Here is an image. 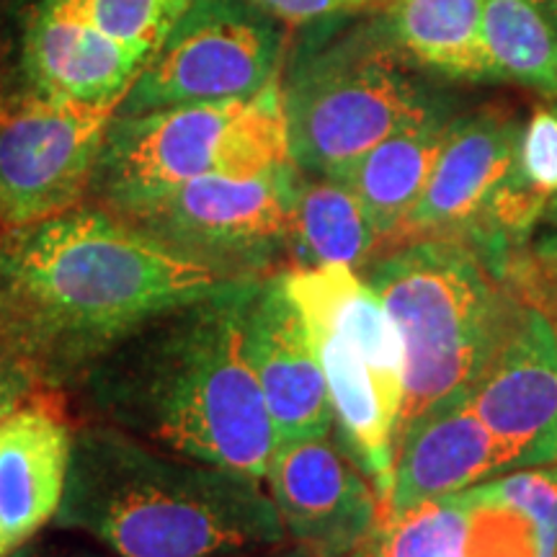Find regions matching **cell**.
Segmentation results:
<instances>
[{
    "instance_id": "6da1fadb",
    "label": "cell",
    "mask_w": 557,
    "mask_h": 557,
    "mask_svg": "<svg viewBox=\"0 0 557 557\" xmlns=\"http://www.w3.org/2000/svg\"><path fill=\"white\" fill-rule=\"evenodd\" d=\"M235 284L94 201L0 240V325L62 395L150 318Z\"/></svg>"
},
{
    "instance_id": "7a4b0ae2",
    "label": "cell",
    "mask_w": 557,
    "mask_h": 557,
    "mask_svg": "<svg viewBox=\"0 0 557 557\" xmlns=\"http://www.w3.org/2000/svg\"><path fill=\"white\" fill-rule=\"evenodd\" d=\"M248 284L160 312L111 346L70 389L86 421L267 480L278 438L243 344Z\"/></svg>"
},
{
    "instance_id": "3957f363",
    "label": "cell",
    "mask_w": 557,
    "mask_h": 557,
    "mask_svg": "<svg viewBox=\"0 0 557 557\" xmlns=\"http://www.w3.org/2000/svg\"><path fill=\"white\" fill-rule=\"evenodd\" d=\"M58 529L114 557H214L287 542L263 480L165 451L127 431H73Z\"/></svg>"
},
{
    "instance_id": "277c9868",
    "label": "cell",
    "mask_w": 557,
    "mask_h": 557,
    "mask_svg": "<svg viewBox=\"0 0 557 557\" xmlns=\"http://www.w3.org/2000/svg\"><path fill=\"white\" fill-rule=\"evenodd\" d=\"M500 261L465 240L438 238L406 243L361 271L406 346L395 438L423 410L475 387L496 336Z\"/></svg>"
},
{
    "instance_id": "5b68a950",
    "label": "cell",
    "mask_w": 557,
    "mask_h": 557,
    "mask_svg": "<svg viewBox=\"0 0 557 557\" xmlns=\"http://www.w3.org/2000/svg\"><path fill=\"white\" fill-rule=\"evenodd\" d=\"M292 163L333 178L395 132L438 114L387 21L312 41L282 83Z\"/></svg>"
},
{
    "instance_id": "8992f818",
    "label": "cell",
    "mask_w": 557,
    "mask_h": 557,
    "mask_svg": "<svg viewBox=\"0 0 557 557\" xmlns=\"http://www.w3.org/2000/svg\"><path fill=\"white\" fill-rule=\"evenodd\" d=\"M292 163L282 78L248 99L116 116L103 137L88 201L122 214L186 181L253 178Z\"/></svg>"
},
{
    "instance_id": "52a82bcc",
    "label": "cell",
    "mask_w": 557,
    "mask_h": 557,
    "mask_svg": "<svg viewBox=\"0 0 557 557\" xmlns=\"http://www.w3.org/2000/svg\"><path fill=\"white\" fill-rule=\"evenodd\" d=\"M470 398L511 468L557 462V238L500 261L496 336Z\"/></svg>"
},
{
    "instance_id": "ba28073f",
    "label": "cell",
    "mask_w": 557,
    "mask_h": 557,
    "mask_svg": "<svg viewBox=\"0 0 557 557\" xmlns=\"http://www.w3.org/2000/svg\"><path fill=\"white\" fill-rule=\"evenodd\" d=\"M295 163L253 178L209 173L127 209L120 218L233 282L289 269Z\"/></svg>"
},
{
    "instance_id": "9c48e42d",
    "label": "cell",
    "mask_w": 557,
    "mask_h": 557,
    "mask_svg": "<svg viewBox=\"0 0 557 557\" xmlns=\"http://www.w3.org/2000/svg\"><path fill=\"white\" fill-rule=\"evenodd\" d=\"M284 29L250 0H194L132 83L116 116L248 99L282 78Z\"/></svg>"
},
{
    "instance_id": "30bf717a",
    "label": "cell",
    "mask_w": 557,
    "mask_h": 557,
    "mask_svg": "<svg viewBox=\"0 0 557 557\" xmlns=\"http://www.w3.org/2000/svg\"><path fill=\"white\" fill-rule=\"evenodd\" d=\"M114 114L0 88V233L86 205Z\"/></svg>"
},
{
    "instance_id": "8fae6325",
    "label": "cell",
    "mask_w": 557,
    "mask_h": 557,
    "mask_svg": "<svg viewBox=\"0 0 557 557\" xmlns=\"http://www.w3.org/2000/svg\"><path fill=\"white\" fill-rule=\"evenodd\" d=\"M267 480L289 542L312 557L367 555L377 529V487L341 438L282 442Z\"/></svg>"
},
{
    "instance_id": "7c38bea8",
    "label": "cell",
    "mask_w": 557,
    "mask_h": 557,
    "mask_svg": "<svg viewBox=\"0 0 557 557\" xmlns=\"http://www.w3.org/2000/svg\"><path fill=\"white\" fill-rule=\"evenodd\" d=\"M243 344L278 444L333 431V408L308 323L284 271L250 282L243 297Z\"/></svg>"
},
{
    "instance_id": "4fadbf2b",
    "label": "cell",
    "mask_w": 557,
    "mask_h": 557,
    "mask_svg": "<svg viewBox=\"0 0 557 557\" xmlns=\"http://www.w3.org/2000/svg\"><path fill=\"white\" fill-rule=\"evenodd\" d=\"M521 122L487 107L449 122L431 178L403 222L395 248L413 240H465L483 250L487 205L517 152ZM393 248V250H395Z\"/></svg>"
},
{
    "instance_id": "5bb4252c",
    "label": "cell",
    "mask_w": 557,
    "mask_h": 557,
    "mask_svg": "<svg viewBox=\"0 0 557 557\" xmlns=\"http://www.w3.org/2000/svg\"><path fill=\"white\" fill-rule=\"evenodd\" d=\"M145 62V54L34 0L21 26L16 65L0 75V88L120 109Z\"/></svg>"
},
{
    "instance_id": "9a60e30c",
    "label": "cell",
    "mask_w": 557,
    "mask_h": 557,
    "mask_svg": "<svg viewBox=\"0 0 557 557\" xmlns=\"http://www.w3.org/2000/svg\"><path fill=\"white\" fill-rule=\"evenodd\" d=\"M508 468L504 444L475 413L470 393L449 395L395 438L393 483L380 500L377 521L455 496Z\"/></svg>"
},
{
    "instance_id": "2e32d148",
    "label": "cell",
    "mask_w": 557,
    "mask_h": 557,
    "mask_svg": "<svg viewBox=\"0 0 557 557\" xmlns=\"http://www.w3.org/2000/svg\"><path fill=\"white\" fill-rule=\"evenodd\" d=\"M73 431L54 389L0 418V557L18 553L58 517Z\"/></svg>"
},
{
    "instance_id": "e0dca14e",
    "label": "cell",
    "mask_w": 557,
    "mask_h": 557,
    "mask_svg": "<svg viewBox=\"0 0 557 557\" xmlns=\"http://www.w3.org/2000/svg\"><path fill=\"white\" fill-rule=\"evenodd\" d=\"M447 129L442 114L429 116L385 137L333 176L364 205L385 240V253L395 248L403 222L426 189Z\"/></svg>"
},
{
    "instance_id": "ac0fdd59",
    "label": "cell",
    "mask_w": 557,
    "mask_h": 557,
    "mask_svg": "<svg viewBox=\"0 0 557 557\" xmlns=\"http://www.w3.org/2000/svg\"><path fill=\"white\" fill-rule=\"evenodd\" d=\"M385 256L377 225L341 181L299 171L292 205L289 269L348 267L357 274Z\"/></svg>"
},
{
    "instance_id": "d6986e66",
    "label": "cell",
    "mask_w": 557,
    "mask_h": 557,
    "mask_svg": "<svg viewBox=\"0 0 557 557\" xmlns=\"http://www.w3.org/2000/svg\"><path fill=\"white\" fill-rule=\"evenodd\" d=\"M557 199V109H537L521 124L517 152L500 178L483 222V250L504 259L529 240Z\"/></svg>"
},
{
    "instance_id": "ffe728a7",
    "label": "cell",
    "mask_w": 557,
    "mask_h": 557,
    "mask_svg": "<svg viewBox=\"0 0 557 557\" xmlns=\"http://www.w3.org/2000/svg\"><path fill=\"white\" fill-rule=\"evenodd\" d=\"M387 26L413 65L457 81H493L483 0H398Z\"/></svg>"
},
{
    "instance_id": "44dd1931",
    "label": "cell",
    "mask_w": 557,
    "mask_h": 557,
    "mask_svg": "<svg viewBox=\"0 0 557 557\" xmlns=\"http://www.w3.org/2000/svg\"><path fill=\"white\" fill-rule=\"evenodd\" d=\"M483 47L493 81L557 99V29L537 0H483Z\"/></svg>"
},
{
    "instance_id": "7402d4cb",
    "label": "cell",
    "mask_w": 557,
    "mask_h": 557,
    "mask_svg": "<svg viewBox=\"0 0 557 557\" xmlns=\"http://www.w3.org/2000/svg\"><path fill=\"white\" fill-rule=\"evenodd\" d=\"M470 500L462 493L380 519L367 557H468Z\"/></svg>"
},
{
    "instance_id": "603a6c76",
    "label": "cell",
    "mask_w": 557,
    "mask_h": 557,
    "mask_svg": "<svg viewBox=\"0 0 557 557\" xmlns=\"http://www.w3.org/2000/svg\"><path fill=\"white\" fill-rule=\"evenodd\" d=\"M78 18L145 58H152L194 0H39Z\"/></svg>"
},
{
    "instance_id": "cb8c5ba5",
    "label": "cell",
    "mask_w": 557,
    "mask_h": 557,
    "mask_svg": "<svg viewBox=\"0 0 557 557\" xmlns=\"http://www.w3.org/2000/svg\"><path fill=\"white\" fill-rule=\"evenodd\" d=\"M37 393H45V387L32 361L0 325V418L29 403Z\"/></svg>"
},
{
    "instance_id": "d4e9b609",
    "label": "cell",
    "mask_w": 557,
    "mask_h": 557,
    "mask_svg": "<svg viewBox=\"0 0 557 557\" xmlns=\"http://www.w3.org/2000/svg\"><path fill=\"white\" fill-rule=\"evenodd\" d=\"M261 11L284 21V24H310V21L331 18L336 13L359 9L354 0H250Z\"/></svg>"
},
{
    "instance_id": "484cf974",
    "label": "cell",
    "mask_w": 557,
    "mask_h": 557,
    "mask_svg": "<svg viewBox=\"0 0 557 557\" xmlns=\"http://www.w3.org/2000/svg\"><path fill=\"white\" fill-rule=\"evenodd\" d=\"M11 557H101L96 553H88V549L78 547H62V545H34V540L26 547H21L18 553Z\"/></svg>"
},
{
    "instance_id": "4316f807",
    "label": "cell",
    "mask_w": 557,
    "mask_h": 557,
    "mask_svg": "<svg viewBox=\"0 0 557 557\" xmlns=\"http://www.w3.org/2000/svg\"><path fill=\"white\" fill-rule=\"evenodd\" d=\"M214 557H312L308 549L295 545V542H282V545L259 547V549H240V553H227V555H214Z\"/></svg>"
},
{
    "instance_id": "83f0119b",
    "label": "cell",
    "mask_w": 557,
    "mask_h": 557,
    "mask_svg": "<svg viewBox=\"0 0 557 557\" xmlns=\"http://www.w3.org/2000/svg\"><path fill=\"white\" fill-rule=\"evenodd\" d=\"M537 5L547 13V18L553 21L555 29H557V0H537Z\"/></svg>"
},
{
    "instance_id": "f1b7e54d",
    "label": "cell",
    "mask_w": 557,
    "mask_h": 557,
    "mask_svg": "<svg viewBox=\"0 0 557 557\" xmlns=\"http://www.w3.org/2000/svg\"><path fill=\"white\" fill-rule=\"evenodd\" d=\"M357 5H367V3H374V0H354Z\"/></svg>"
},
{
    "instance_id": "f546056e",
    "label": "cell",
    "mask_w": 557,
    "mask_h": 557,
    "mask_svg": "<svg viewBox=\"0 0 557 557\" xmlns=\"http://www.w3.org/2000/svg\"><path fill=\"white\" fill-rule=\"evenodd\" d=\"M555 109H557V103H555ZM553 209H555V214H557V199H555V205H553Z\"/></svg>"
},
{
    "instance_id": "4dcf8cb0",
    "label": "cell",
    "mask_w": 557,
    "mask_h": 557,
    "mask_svg": "<svg viewBox=\"0 0 557 557\" xmlns=\"http://www.w3.org/2000/svg\"><path fill=\"white\" fill-rule=\"evenodd\" d=\"M3 235H5V233H0V240H3Z\"/></svg>"
},
{
    "instance_id": "1f68e13d",
    "label": "cell",
    "mask_w": 557,
    "mask_h": 557,
    "mask_svg": "<svg viewBox=\"0 0 557 557\" xmlns=\"http://www.w3.org/2000/svg\"><path fill=\"white\" fill-rule=\"evenodd\" d=\"M555 557H557V553H555Z\"/></svg>"
},
{
    "instance_id": "d6a6232c",
    "label": "cell",
    "mask_w": 557,
    "mask_h": 557,
    "mask_svg": "<svg viewBox=\"0 0 557 557\" xmlns=\"http://www.w3.org/2000/svg\"><path fill=\"white\" fill-rule=\"evenodd\" d=\"M364 557H367V555H364Z\"/></svg>"
}]
</instances>
